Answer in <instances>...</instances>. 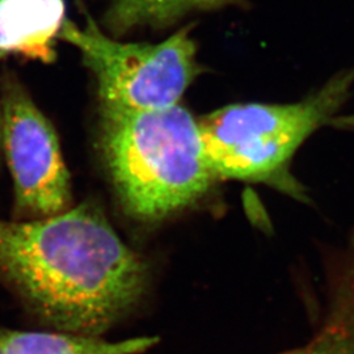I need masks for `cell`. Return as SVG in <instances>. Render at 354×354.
Returning <instances> with one entry per match:
<instances>
[{"mask_svg": "<svg viewBox=\"0 0 354 354\" xmlns=\"http://www.w3.org/2000/svg\"><path fill=\"white\" fill-rule=\"evenodd\" d=\"M0 283L57 330L100 336L140 304L149 266L84 203L39 219H0Z\"/></svg>", "mask_w": 354, "mask_h": 354, "instance_id": "cell-1", "label": "cell"}, {"mask_svg": "<svg viewBox=\"0 0 354 354\" xmlns=\"http://www.w3.org/2000/svg\"><path fill=\"white\" fill-rule=\"evenodd\" d=\"M58 39L80 51L95 76L100 108L133 112L172 108L201 73L189 28L159 44H127L108 36L87 16L84 26L64 20Z\"/></svg>", "mask_w": 354, "mask_h": 354, "instance_id": "cell-4", "label": "cell"}, {"mask_svg": "<svg viewBox=\"0 0 354 354\" xmlns=\"http://www.w3.org/2000/svg\"><path fill=\"white\" fill-rule=\"evenodd\" d=\"M302 354H352L342 345L328 340H313Z\"/></svg>", "mask_w": 354, "mask_h": 354, "instance_id": "cell-9", "label": "cell"}, {"mask_svg": "<svg viewBox=\"0 0 354 354\" xmlns=\"http://www.w3.org/2000/svg\"><path fill=\"white\" fill-rule=\"evenodd\" d=\"M0 153H1V111H0Z\"/></svg>", "mask_w": 354, "mask_h": 354, "instance_id": "cell-10", "label": "cell"}, {"mask_svg": "<svg viewBox=\"0 0 354 354\" xmlns=\"http://www.w3.org/2000/svg\"><path fill=\"white\" fill-rule=\"evenodd\" d=\"M64 10V0H0V55L54 61Z\"/></svg>", "mask_w": 354, "mask_h": 354, "instance_id": "cell-6", "label": "cell"}, {"mask_svg": "<svg viewBox=\"0 0 354 354\" xmlns=\"http://www.w3.org/2000/svg\"><path fill=\"white\" fill-rule=\"evenodd\" d=\"M0 111L1 151L12 175L15 219H39L68 210L71 181L50 121L15 80L4 86Z\"/></svg>", "mask_w": 354, "mask_h": 354, "instance_id": "cell-5", "label": "cell"}, {"mask_svg": "<svg viewBox=\"0 0 354 354\" xmlns=\"http://www.w3.org/2000/svg\"><path fill=\"white\" fill-rule=\"evenodd\" d=\"M243 4V0H112L104 15L111 36H124L142 26H165L197 11H215Z\"/></svg>", "mask_w": 354, "mask_h": 354, "instance_id": "cell-8", "label": "cell"}, {"mask_svg": "<svg viewBox=\"0 0 354 354\" xmlns=\"http://www.w3.org/2000/svg\"><path fill=\"white\" fill-rule=\"evenodd\" d=\"M353 87L354 67L330 77L301 102L234 104L198 118L215 176L266 184L306 200L304 188L290 174L291 160L306 140L339 113Z\"/></svg>", "mask_w": 354, "mask_h": 354, "instance_id": "cell-3", "label": "cell"}, {"mask_svg": "<svg viewBox=\"0 0 354 354\" xmlns=\"http://www.w3.org/2000/svg\"><path fill=\"white\" fill-rule=\"evenodd\" d=\"M158 337L108 342L100 336L68 332H30L0 328V354H145Z\"/></svg>", "mask_w": 354, "mask_h": 354, "instance_id": "cell-7", "label": "cell"}, {"mask_svg": "<svg viewBox=\"0 0 354 354\" xmlns=\"http://www.w3.org/2000/svg\"><path fill=\"white\" fill-rule=\"evenodd\" d=\"M99 147L120 203L140 222L176 214L218 181L198 118L180 104L143 112L100 108Z\"/></svg>", "mask_w": 354, "mask_h": 354, "instance_id": "cell-2", "label": "cell"}]
</instances>
